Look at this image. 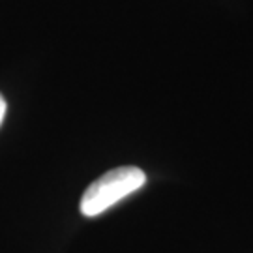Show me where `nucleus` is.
<instances>
[{"label":"nucleus","instance_id":"nucleus-1","mask_svg":"<svg viewBox=\"0 0 253 253\" xmlns=\"http://www.w3.org/2000/svg\"><path fill=\"white\" fill-rule=\"evenodd\" d=\"M146 182V174L139 167H117L105 172L98 180H94L86 188L81 197V214L94 217L103 214L107 208L117 205L118 201L131 195L133 191L141 190Z\"/></svg>","mask_w":253,"mask_h":253},{"label":"nucleus","instance_id":"nucleus-2","mask_svg":"<svg viewBox=\"0 0 253 253\" xmlns=\"http://www.w3.org/2000/svg\"><path fill=\"white\" fill-rule=\"evenodd\" d=\"M6 100L2 98V94H0V126H2V122H4V117H6Z\"/></svg>","mask_w":253,"mask_h":253}]
</instances>
